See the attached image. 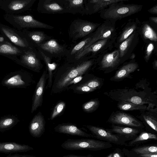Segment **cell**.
<instances>
[{
	"instance_id": "28",
	"label": "cell",
	"mask_w": 157,
	"mask_h": 157,
	"mask_svg": "<svg viewBox=\"0 0 157 157\" xmlns=\"http://www.w3.org/2000/svg\"><path fill=\"white\" fill-rule=\"evenodd\" d=\"M38 52L41 56L47 67L48 72V86L50 87L52 83V72L56 68L57 65L55 63H52L50 58L38 48Z\"/></svg>"
},
{
	"instance_id": "32",
	"label": "cell",
	"mask_w": 157,
	"mask_h": 157,
	"mask_svg": "<svg viewBox=\"0 0 157 157\" xmlns=\"http://www.w3.org/2000/svg\"><path fill=\"white\" fill-rule=\"evenodd\" d=\"M134 33L132 34L127 39L122 42L119 46L120 57H123L126 53L130 44L133 39Z\"/></svg>"
},
{
	"instance_id": "25",
	"label": "cell",
	"mask_w": 157,
	"mask_h": 157,
	"mask_svg": "<svg viewBox=\"0 0 157 157\" xmlns=\"http://www.w3.org/2000/svg\"><path fill=\"white\" fill-rule=\"evenodd\" d=\"M157 140V137L155 134L147 132L141 131L134 139L126 143L125 146L128 147L137 146L144 142Z\"/></svg>"
},
{
	"instance_id": "31",
	"label": "cell",
	"mask_w": 157,
	"mask_h": 157,
	"mask_svg": "<svg viewBox=\"0 0 157 157\" xmlns=\"http://www.w3.org/2000/svg\"><path fill=\"white\" fill-rule=\"evenodd\" d=\"M142 33L144 37L151 41L156 42L157 35L156 33L148 24H145L142 28Z\"/></svg>"
},
{
	"instance_id": "20",
	"label": "cell",
	"mask_w": 157,
	"mask_h": 157,
	"mask_svg": "<svg viewBox=\"0 0 157 157\" xmlns=\"http://www.w3.org/2000/svg\"><path fill=\"white\" fill-rule=\"evenodd\" d=\"M33 150L28 145L22 144L14 142H0V152L11 153L25 152Z\"/></svg>"
},
{
	"instance_id": "40",
	"label": "cell",
	"mask_w": 157,
	"mask_h": 157,
	"mask_svg": "<svg viewBox=\"0 0 157 157\" xmlns=\"http://www.w3.org/2000/svg\"><path fill=\"white\" fill-rule=\"evenodd\" d=\"M96 89L91 88L87 86L82 85L78 86L76 88V90L84 92H91L94 91Z\"/></svg>"
},
{
	"instance_id": "50",
	"label": "cell",
	"mask_w": 157,
	"mask_h": 157,
	"mask_svg": "<svg viewBox=\"0 0 157 157\" xmlns=\"http://www.w3.org/2000/svg\"><path fill=\"white\" fill-rule=\"evenodd\" d=\"M112 152L110 153L108 155H107L106 157H112Z\"/></svg>"
},
{
	"instance_id": "14",
	"label": "cell",
	"mask_w": 157,
	"mask_h": 157,
	"mask_svg": "<svg viewBox=\"0 0 157 157\" xmlns=\"http://www.w3.org/2000/svg\"><path fill=\"white\" fill-rule=\"evenodd\" d=\"M47 76V71H44L37 84L32 106V113L36 110L39 107L41 106Z\"/></svg>"
},
{
	"instance_id": "11",
	"label": "cell",
	"mask_w": 157,
	"mask_h": 157,
	"mask_svg": "<svg viewBox=\"0 0 157 157\" xmlns=\"http://www.w3.org/2000/svg\"><path fill=\"white\" fill-rule=\"evenodd\" d=\"M108 122L114 125H122L140 129L144 127L143 123L133 116L122 112H117L112 114Z\"/></svg>"
},
{
	"instance_id": "4",
	"label": "cell",
	"mask_w": 157,
	"mask_h": 157,
	"mask_svg": "<svg viewBox=\"0 0 157 157\" xmlns=\"http://www.w3.org/2000/svg\"><path fill=\"white\" fill-rule=\"evenodd\" d=\"M0 33L7 40L22 51L34 47L27 40L21 31L0 23Z\"/></svg>"
},
{
	"instance_id": "18",
	"label": "cell",
	"mask_w": 157,
	"mask_h": 157,
	"mask_svg": "<svg viewBox=\"0 0 157 157\" xmlns=\"http://www.w3.org/2000/svg\"><path fill=\"white\" fill-rule=\"evenodd\" d=\"M21 31L27 40L34 47L51 38L41 31H30L29 29H24Z\"/></svg>"
},
{
	"instance_id": "33",
	"label": "cell",
	"mask_w": 157,
	"mask_h": 157,
	"mask_svg": "<svg viewBox=\"0 0 157 157\" xmlns=\"http://www.w3.org/2000/svg\"><path fill=\"white\" fill-rule=\"evenodd\" d=\"M99 105V101L98 99H94L88 101L83 105L82 109L85 112L90 113L96 110Z\"/></svg>"
},
{
	"instance_id": "5",
	"label": "cell",
	"mask_w": 157,
	"mask_h": 157,
	"mask_svg": "<svg viewBox=\"0 0 157 157\" xmlns=\"http://www.w3.org/2000/svg\"><path fill=\"white\" fill-rule=\"evenodd\" d=\"M96 24L80 19H75L71 23L69 29L70 39L75 41L83 38L94 31L99 25Z\"/></svg>"
},
{
	"instance_id": "12",
	"label": "cell",
	"mask_w": 157,
	"mask_h": 157,
	"mask_svg": "<svg viewBox=\"0 0 157 157\" xmlns=\"http://www.w3.org/2000/svg\"><path fill=\"white\" fill-rule=\"evenodd\" d=\"M23 51L13 44L0 34V55L15 62Z\"/></svg>"
},
{
	"instance_id": "30",
	"label": "cell",
	"mask_w": 157,
	"mask_h": 157,
	"mask_svg": "<svg viewBox=\"0 0 157 157\" xmlns=\"http://www.w3.org/2000/svg\"><path fill=\"white\" fill-rule=\"evenodd\" d=\"M91 36L86 38L82 40L73 47L68 54L69 58H74L90 40Z\"/></svg>"
},
{
	"instance_id": "24",
	"label": "cell",
	"mask_w": 157,
	"mask_h": 157,
	"mask_svg": "<svg viewBox=\"0 0 157 157\" xmlns=\"http://www.w3.org/2000/svg\"><path fill=\"white\" fill-rule=\"evenodd\" d=\"M138 67V64L136 63L127 64L118 70L111 79L114 81L123 79L127 77L130 74L135 71Z\"/></svg>"
},
{
	"instance_id": "10",
	"label": "cell",
	"mask_w": 157,
	"mask_h": 157,
	"mask_svg": "<svg viewBox=\"0 0 157 157\" xmlns=\"http://www.w3.org/2000/svg\"><path fill=\"white\" fill-rule=\"evenodd\" d=\"M37 10L44 13H67L65 0H40Z\"/></svg>"
},
{
	"instance_id": "43",
	"label": "cell",
	"mask_w": 157,
	"mask_h": 157,
	"mask_svg": "<svg viewBox=\"0 0 157 157\" xmlns=\"http://www.w3.org/2000/svg\"><path fill=\"white\" fill-rule=\"evenodd\" d=\"M82 78L83 77L82 75H80L75 77L67 84L66 87L72 84H75L79 82L82 80Z\"/></svg>"
},
{
	"instance_id": "35",
	"label": "cell",
	"mask_w": 157,
	"mask_h": 157,
	"mask_svg": "<svg viewBox=\"0 0 157 157\" xmlns=\"http://www.w3.org/2000/svg\"><path fill=\"white\" fill-rule=\"evenodd\" d=\"M15 123L14 119L12 118H6L0 121V132L7 130L13 126Z\"/></svg>"
},
{
	"instance_id": "38",
	"label": "cell",
	"mask_w": 157,
	"mask_h": 157,
	"mask_svg": "<svg viewBox=\"0 0 157 157\" xmlns=\"http://www.w3.org/2000/svg\"><path fill=\"white\" fill-rule=\"evenodd\" d=\"M65 106V103L63 101L58 103L54 107L51 114L50 119L53 120L59 115L63 110Z\"/></svg>"
},
{
	"instance_id": "16",
	"label": "cell",
	"mask_w": 157,
	"mask_h": 157,
	"mask_svg": "<svg viewBox=\"0 0 157 157\" xmlns=\"http://www.w3.org/2000/svg\"><path fill=\"white\" fill-rule=\"evenodd\" d=\"M45 121L40 112L35 115L31 121L29 126L30 134L35 138H39L45 131Z\"/></svg>"
},
{
	"instance_id": "7",
	"label": "cell",
	"mask_w": 157,
	"mask_h": 157,
	"mask_svg": "<svg viewBox=\"0 0 157 157\" xmlns=\"http://www.w3.org/2000/svg\"><path fill=\"white\" fill-rule=\"evenodd\" d=\"M85 126L91 132L94 138L118 145H125L126 144L127 141L124 137L111 133L106 129L91 125Z\"/></svg>"
},
{
	"instance_id": "9",
	"label": "cell",
	"mask_w": 157,
	"mask_h": 157,
	"mask_svg": "<svg viewBox=\"0 0 157 157\" xmlns=\"http://www.w3.org/2000/svg\"><path fill=\"white\" fill-rule=\"evenodd\" d=\"M15 62L36 70L40 69L42 66L39 54L34 47L23 51Z\"/></svg>"
},
{
	"instance_id": "21",
	"label": "cell",
	"mask_w": 157,
	"mask_h": 157,
	"mask_svg": "<svg viewBox=\"0 0 157 157\" xmlns=\"http://www.w3.org/2000/svg\"><path fill=\"white\" fill-rule=\"evenodd\" d=\"M36 47L54 55H62L65 51V48L54 39H49L38 45Z\"/></svg>"
},
{
	"instance_id": "47",
	"label": "cell",
	"mask_w": 157,
	"mask_h": 157,
	"mask_svg": "<svg viewBox=\"0 0 157 157\" xmlns=\"http://www.w3.org/2000/svg\"><path fill=\"white\" fill-rule=\"evenodd\" d=\"M21 155H20L19 154H16L13 155H9L6 157H21Z\"/></svg>"
},
{
	"instance_id": "17",
	"label": "cell",
	"mask_w": 157,
	"mask_h": 157,
	"mask_svg": "<svg viewBox=\"0 0 157 157\" xmlns=\"http://www.w3.org/2000/svg\"><path fill=\"white\" fill-rule=\"evenodd\" d=\"M54 130L56 132L59 133L83 137L94 138L92 134L88 133L72 124H59L54 128Z\"/></svg>"
},
{
	"instance_id": "26",
	"label": "cell",
	"mask_w": 157,
	"mask_h": 157,
	"mask_svg": "<svg viewBox=\"0 0 157 157\" xmlns=\"http://www.w3.org/2000/svg\"><path fill=\"white\" fill-rule=\"evenodd\" d=\"M108 39H105L95 42L76 55L74 58V59L75 60H78L90 52L98 51L106 44Z\"/></svg>"
},
{
	"instance_id": "45",
	"label": "cell",
	"mask_w": 157,
	"mask_h": 157,
	"mask_svg": "<svg viewBox=\"0 0 157 157\" xmlns=\"http://www.w3.org/2000/svg\"><path fill=\"white\" fill-rule=\"evenodd\" d=\"M150 13L157 14V5H156L148 10Z\"/></svg>"
},
{
	"instance_id": "49",
	"label": "cell",
	"mask_w": 157,
	"mask_h": 157,
	"mask_svg": "<svg viewBox=\"0 0 157 157\" xmlns=\"http://www.w3.org/2000/svg\"><path fill=\"white\" fill-rule=\"evenodd\" d=\"M21 157H33V156L28 155H22Z\"/></svg>"
},
{
	"instance_id": "41",
	"label": "cell",
	"mask_w": 157,
	"mask_h": 157,
	"mask_svg": "<svg viewBox=\"0 0 157 157\" xmlns=\"http://www.w3.org/2000/svg\"><path fill=\"white\" fill-rule=\"evenodd\" d=\"M154 48V46L153 44L150 43L148 45L145 55V59L146 60H148L149 59Z\"/></svg>"
},
{
	"instance_id": "44",
	"label": "cell",
	"mask_w": 157,
	"mask_h": 157,
	"mask_svg": "<svg viewBox=\"0 0 157 157\" xmlns=\"http://www.w3.org/2000/svg\"><path fill=\"white\" fill-rule=\"evenodd\" d=\"M93 156L91 155H77L73 154L68 155H64L62 157H93Z\"/></svg>"
},
{
	"instance_id": "19",
	"label": "cell",
	"mask_w": 157,
	"mask_h": 157,
	"mask_svg": "<svg viewBox=\"0 0 157 157\" xmlns=\"http://www.w3.org/2000/svg\"><path fill=\"white\" fill-rule=\"evenodd\" d=\"M122 151L127 157L140 155L157 154V146L155 144L136 146L130 150L124 148Z\"/></svg>"
},
{
	"instance_id": "2",
	"label": "cell",
	"mask_w": 157,
	"mask_h": 157,
	"mask_svg": "<svg viewBox=\"0 0 157 157\" xmlns=\"http://www.w3.org/2000/svg\"><path fill=\"white\" fill-rule=\"evenodd\" d=\"M64 149L70 150H88L96 151L111 148L110 143L90 139H68L61 145Z\"/></svg>"
},
{
	"instance_id": "34",
	"label": "cell",
	"mask_w": 157,
	"mask_h": 157,
	"mask_svg": "<svg viewBox=\"0 0 157 157\" xmlns=\"http://www.w3.org/2000/svg\"><path fill=\"white\" fill-rule=\"evenodd\" d=\"M144 120L146 124L152 130L157 132V119L149 114H144L143 115Z\"/></svg>"
},
{
	"instance_id": "36",
	"label": "cell",
	"mask_w": 157,
	"mask_h": 157,
	"mask_svg": "<svg viewBox=\"0 0 157 157\" xmlns=\"http://www.w3.org/2000/svg\"><path fill=\"white\" fill-rule=\"evenodd\" d=\"M4 83L8 85L17 86L23 85L25 82L21 79L19 75H16L7 79L4 82Z\"/></svg>"
},
{
	"instance_id": "23",
	"label": "cell",
	"mask_w": 157,
	"mask_h": 157,
	"mask_svg": "<svg viewBox=\"0 0 157 157\" xmlns=\"http://www.w3.org/2000/svg\"><path fill=\"white\" fill-rule=\"evenodd\" d=\"M119 50L105 54L103 57L101 63L102 68H107L114 67L118 63L120 60Z\"/></svg>"
},
{
	"instance_id": "29",
	"label": "cell",
	"mask_w": 157,
	"mask_h": 157,
	"mask_svg": "<svg viewBox=\"0 0 157 157\" xmlns=\"http://www.w3.org/2000/svg\"><path fill=\"white\" fill-rule=\"evenodd\" d=\"M117 107L121 110L132 111L145 110L147 107L144 105H138L126 101H120L117 104Z\"/></svg>"
},
{
	"instance_id": "37",
	"label": "cell",
	"mask_w": 157,
	"mask_h": 157,
	"mask_svg": "<svg viewBox=\"0 0 157 157\" xmlns=\"http://www.w3.org/2000/svg\"><path fill=\"white\" fill-rule=\"evenodd\" d=\"M136 25L133 24L124 30L121 35L119 39L120 42H122L129 37L136 29Z\"/></svg>"
},
{
	"instance_id": "22",
	"label": "cell",
	"mask_w": 157,
	"mask_h": 157,
	"mask_svg": "<svg viewBox=\"0 0 157 157\" xmlns=\"http://www.w3.org/2000/svg\"><path fill=\"white\" fill-rule=\"evenodd\" d=\"M67 13L85 14L86 1L65 0Z\"/></svg>"
},
{
	"instance_id": "13",
	"label": "cell",
	"mask_w": 157,
	"mask_h": 157,
	"mask_svg": "<svg viewBox=\"0 0 157 157\" xmlns=\"http://www.w3.org/2000/svg\"><path fill=\"white\" fill-rule=\"evenodd\" d=\"M114 29V27L106 23L102 24L98 27L94 34L91 36L90 42L82 49L78 53L98 41L109 39L113 34Z\"/></svg>"
},
{
	"instance_id": "27",
	"label": "cell",
	"mask_w": 157,
	"mask_h": 157,
	"mask_svg": "<svg viewBox=\"0 0 157 157\" xmlns=\"http://www.w3.org/2000/svg\"><path fill=\"white\" fill-rule=\"evenodd\" d=\"M124 1L123 0H91L88 1V3L93 5L92 7L93 13H96L108 6L118 3Z\"/></svg>"
},
{
	"instance_id": "46",
	"label": "cell",
	"mask_w": 157,
	"mask_h": 157,
	"mask_svg": "<svg viewBox=\"0 0 157 157\" xmlns=\"http://www.w3.org/2000/svg\"><path fill=\"white\" fill-rule=\"evenodd\" d=\"M150 18L151 21L156 24H157V17H151Z\"/></svg>"
},
{
	"instance_id": "42",
	"label": "cell",
	"mask_w": 157,
	"mask_h": 157,
	"mask_svg": "<svg viewBox=\"0 0 157 157\" xmlns=\"http://www.w3.org/2000/svg\"><path fill=\"white\" fill-rule=\"evenodd\" d=\"M112 157H124L122 151L120 148H116L112 152Z\"/></svg>"
},
{
	"instance_id": "8",
	"label": "cell",
	"mask_w": 157,
	"mask_h": 157,
	"mask_svg": "<svg viewBox=\"0 0 157 157\" xmlns=\"http://www.w3.org/2000/svg\"><path fill=\"white\" fill-rule=\"evenodd\" d=\"M36 0H0V9L6 13L18 14L29 10Z\"/></svg>"
},
{
	"instance_id": "6",
	"label": "cell",
	"mask_w": 157,
	"mask_h": 157,
	"mask_svg": "<svg viewBox=\"0 0 157 157\" xmlns=\"http://www.w3.org/2000/svg\"><path fill=\"white\" fill-rule=\"evenodd\" d=\"M93 61L91 60L79 62L71 68L62 77L56 84L58 90H62L66 87L67 84L75 77L82 75L91 67Z\"/></svg>"
},
{
	"instance_id": "39",
	"label": "cell",
	"mask_w": 157,
	"mask_h": 157,
	"mask_svg": "<svg viewBox=\"0 0 157 157\" xmlns=\"http://www.w3.org/2000/svg\"><path fill=\"white\" fill-rule=\"evenodd\" d=\"M82 85L91 88L97 89V87L100 86L101 82L98 79H95L90 80Z\"/></svg>"
},
{
	"instance_id": "1",
	"label": "cell",
	"mask_w": 157,
	"mask_h": 157,
	"mask_svg": "<svg viewBox=\"0 0 157 157\" xmlns=\"http://www.w3.org/2000/svg\"><path fill=\"white\" fill-rule=\"evenodd\" d=\"M4 19L14 28L20 31L30 28L52 29L54 27L35 19L31 15L5 13Z\"/></svg>"
},
{
	"instance_id": "3",
	"label": "cell",
	"mask_w": 157,
	"mask_h": 157,
	"mask_svg": "<svg viewBox=\"0 0 157 157\" xmlns=\"http://www.w3.org/2000/svg\"><path fill=\"white\" fill-rule=\"evenodd\" d=\"M109 5L103 10L101 17L108 20H118L133 14L140 11L142 6L136 4H117Z\"/></svg>"
},
{
	"instance_id": "48",
	"label": "cell",
	"mask_w": 157,
	"mask_h": 157,
	"mask_svg": "<svg viewBox=\"0 0 157 157\" xmlns=\"http://www.w3.org/2000/svg\"><path fill=\"white\" fill-rule=\"evenodd\" d=\"M154 66L155 68L156 69L157 68V61L156 60H155L154 62Z\"/></svg>"
},
{
	"instance_id": "15",
	"label": "cell",
	"mask_w": 157,
	"mask_h": 157,
	"mask_svg": "<svg viewBox=\"0 0 157 157\" xmlns=\"http://www.w3.org/2000/svg\"><path fill=\"white\" fill-rule=\"evenodd\" d=\"M110 129H106L108 131L124 137L127 141L136 138L141 132L140 129L128 127H121L112 125Z\"/></svg>"
}]
</instances>
